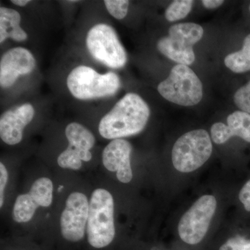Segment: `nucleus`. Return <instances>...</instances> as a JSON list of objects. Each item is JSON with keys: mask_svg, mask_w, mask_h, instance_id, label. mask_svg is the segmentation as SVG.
Returning <instances> with one entry per match:
<instances>
[{"mask_svg": "<svg viewBox=\"0 0 250 250\" xmlns=\"http://www.w3.org/2000/svg\"><path fill=\"white\" fill-rule=\"evenodd\" d=\"M213 195L200 197L181 218L178 233L181 239L188 245H197L204 239L216 210Z\"/></svg>", "mask_w": 250, "mask_h": 250, "instance_id": "nucleus-7", "label": "nucleus"}, {"mask_svg": "<svg viewBox=\"0 0 250 250\" xmlns=\"http://www.w3.org/2000/svg\"><path fill=\"white\" fill-rule=\"evenodd\" d=\"M238 198L243 204L245 209L250 212V180L247 182L240 190Z\"/></svg>", "mask_w": 250, "mask_h": 250, "instance_id": "nucleus-24", "label": "nucleus"}, {"mask_svg": "<svg viewBox=\"0 0 250 250\" xmlns=\"http://www.w3.org/2000/svg\"><path fill=\"white\" fill-rule=\"evenodd\" d=\"M21 16L16 10L1 6L0 8V43L7 39L17 42L27 40L28 35L21 27Z\"/></svg>", "mask_w": 250, "mask_h": 250, "instance_id": "nucleus-16", "label": "nucleus"}, {"mask_svg": "<svg viewBox=\"0 0 250 250\" xmlns=\"http://www.w3.org/2000/svg\"><path fill=\"white\" fill-rule=\"evenodd\" d=\"M131 151L130 143L122 139L113 140L103 152L104 166L110 172H116L117 179L121 183H129L133 179L130 159Z\"/></svg>", "mask_w": 250, "mask_h": 250, "instance_id": "nucleus-12", "label": "nucleus"}, {"mask_svg": "<svg viewBox=\"0 0 250 250\" xmlns=\"http://www.w3.org/2000/svg\"><path fill=\"white\" fill-rule=\"evenodd\" d=\"M9 174L2 163L0 164V207H2L4 201V189L8 182Z\"/></svg>", "mask_w": 250, "mask_h": 250, "instance_id": "nucleus-23", "label": "nucleus"}, {"mask_svg": "<svg viewBox=\"0 0 250 250\" xmlns=\"http://www.w3.org/2000/svg\"><path fill=\"white\" fill-rule=\"evenodd\" d=\"M34 115L35 109L29 103L5 111L0 118L1 141L9 146L21 143L24 128L32 121Z\"/></svg>", "mask_w": 250, "mask_h": 250, "instance_id": "nucleus-13", "label": "nucleus"}, {"mask_svg": "<svg viewBox=\"0 0 250 250\" xmlns=\"http://www.w3.org/2000/svg\"><path fill=\"white\" fill-rule=\"evenodd\" d=\"M228 125L217 123L210 128V137L215 144H224L233 136H238L250 143V114L237 111L227 119Z\"/></svg>", "mask_w": 250, "mask_h": 250, "instance_id": "nucleus-14", "label": "nucleus"}, {"mask_svg": "<svg viewBox=\"0 0 250 250\" xmlns=\"http://www.w3.org/2000/svg\"><path fill=\"white\" fill-rule=\"evenodd\" d=\"M212 152L213 145L206 130L188 131L174 143L172 150V164L179 172H193L209 159Z\"/></svg>", "mask_w": 250, "mask_h": 250, "instance_id": "nucleus-4", "label": "nucleus"}, {"mask_svg": "<svg viewBox=\"0 0 250 250\" xmlns=\"http://www.w3.org/2000/svg\"><path fill=\"white\" fill-rule=\"evenodd\" d=\"M11 2L13 4L16 5V6H27L28 4L31 2L30 0H12Z\"/></svg>", "mask_w": 250, "mask_h": 250, "instance_id": "nucleus-26", "label": "nucleus"}, {"mask_svg": "<svg viewBox=\"0 0 250 250\" xmlns=\"http://www.w3.org/2000/svg\"><path fill=\"white\" fill-rule=\"evenodd\" d=\"M104 3L108 12L116 19H123L127 14L129 6L127 0H105Z\"/></svg>", "mask_w": 250, "mask_h": 250, "instance_id": "nucleus-20", "label": "nucleus"}, {"mask_svg": "<svg viewBox=\"0 0 250 250\" xmlns=\"http://www.w3.org/2000/svg\"><path fill=\"white\" fill-rule=\"evenodd\" d=\"M158 91L167 101L184 106L196 105L203 97L201 81L191 68L182 64L173 67L158 85Z\"/></svg>", "mask_w": 250, "mask_h": 250, "instance_id": "nucleus-5", "label": "nucleus"}, {"mask_svg": "<svg viewBox=\"0 0 250 250\" xmlns=\"http://www.w3.org/2000/svg\"><path fill=\"white\" fill-rule=\"evenodd\" d=\"M150 116V109L137 94H126L102 118L99 132L104 139H122L139 134L146 127Z\"/></svg>", "mask_w": 250, "mask_h": 250, "instance_id": "nucleus-1", "label": "nucleus"}, {"mask_svg": "<svg viewBox=\"0 0 250 250\" xmlns=\"http://www.w3.org/2000/svg\"><path fill=\"white\" fill-rule=\"evenodd\" d=\"M53 184L47 177L34 182L28 193L20 195L13 208V219L18 223L30 221L39 207H49L53 200Z\"/></svg>", "mask_w": 250, "mask_h": 250, "instance_id": "nucleus-10", "label": "nucleus"}, {"mask_svg": "<svg viewBox=\"0 0 250 250\" xmlns=\"http://www.w3.org/2000/svg\"><path fill=\"white\" fill-rule=\"evenodd\" d=\"M121 79L113 72L100 74L86 65L74 68L67 78V86L74 98L80 100L115 95L121 88Z\"/></svg>", "mask_w": 250, "mask_h": 250, "instance_id": "nucleus-3", "label": "nucleus"}, {"mask_svg": "<svg viewBox=\"0 0 250 250\" xmlns=\"http://www.w3.org/2000/svg\"><path fill=\"white\" fill-rule=\"evenodd\" d=\"M219 250H250V240L242 236L230 238Z\"/></svg>", "mask_w": 250, "mask_h": 250, "instance_id": "nucleus-22", "label": "nucleus"}, {"mask_svg": "<svg viewBox=\"0 0 250 250\" xmlns=\"http://www.w3.org/2000/svg\"><path fill=\"white\" fill-rule=\"evenodd\" d=\"M249 9H250V8H249Z\"/></svg>", "mask_w": 250, "mask_h": 250, "instance_id": "nucleus-27", "label": "nucleus"}, {"mask_svg": "<svg viewBox=\"0 0 250 250\" xmlns=\"http://www.w3.org/2000/svg\"><path fill=\"white\" fill-rule=\"evenodd\" d=\"M225 64L231 71L236 73L250 71V34L245 39L241 50L229 54L225 57Z\"/></svg>", "mask_w": 250, "mask_h": 250, "instance_id": "nucleus-18", "label": "nucleus"}, {"mask_svg": "<svg viewBox=\"0 0 250 250\" xmlns=\"http://www.w3.org/2000/svg\"><path fill=\"white\" fill-rule=\"evenodd\" d=\"M85 44L90 55L106 66L119 69L126 65V51L111 26L104 23L94 25L87 34Z\"/></svg>", "mask_w": 250, "mask_h": 250, "instance_id": "nucleus-6", "label": "nucleus"}, {"mask_svg": "<svg viewBox=\"0 0 250 250\" xmlns=\"http://www.w3.org/2000/svg\"><path fill=\"white\" fill-rule=\"evenodd\" d=\"M86 233L88 243L95 248H105L114 239V201L105 189L98 188L92 193Z\"/></svg>", "mask_w": 250, "mask_h": 250, "instance_id": "nucleus-2", "label": "nucleus"}, {"mask_svg": "<svg viewBox=\"0 0 250 250\" xmlns=\"http://www.w3.org/2000/svg\"><path fill=\"white\" fill-rule=\"evenodd\" d=\"M233 100L242 111L250 114V81L237 90Z\"/></svg>", "mask_w": 250, "mask_h": 250, "instance_id": "nucleus-21", "label": "nucleus"}, {"mask_svg": "<svg viewBox=\"0 0 250 250\" xmlns=\"http://www.w3.org/2000/svg\"><path fill=\"white\" fill-rule=\"evenodd\" d=\"M157 48L161 54L177 63L188 65L195 62L192 46L170 36L158 41Z\"/></svg>", "mask_w": 250, "mask_h": 250, "instance_id": "nucleus-15", "label": "nucleus"}, {"mask_svg": "<svg viewBox=\"0 0 250 250\" xmlns=\"http://www.w3.org/2000/svg\"><path fill=\"white\" fill-rule=\"evenodd\" d=\"M192 0H176L166 10L165 16L169 22H174L187 17L192 9Z\"/></svg>", "mask_w": 250, "mask_h": 250, "instance_id": "nucleus-19", "label": "nucleus"}, {"mask_svg": "<svg viewBox=\"0 0 250 250\" xmlns=\"http://www.w3.org/2000/svg\"><path fill=\"white\" fill-rule=\"evenodd\" d=\"M36 65V59L28 49L21 47L9 49L0 60L1 88L12 86L20 77L31 73Z\"/></svg>", "mask_w": 250, "mask_h": 250, "instance_id": "nucleus-11", "label": "nucleus"}, {"mask_svg": "<svg viewBox=\"0 0 250 250\" xmlns=\"http://www.w3.org/2000/svg\"><path fill=\"white\" fill-rule=\"evenodd\" d=\"M89 202L84 194L73 192L67 197L60 219L61 231L65 240L83 239L88 222Z\"/></svg>", "mask_w": 250, "mask_h": 250, "instance_id": "nucleus-9", "label": "nucleus"}, {"mask_svg": "<svg viewBox=\"0 0 250 250\" xmlns=\"http://www.w3.org/2000/svg\"><path fill=\"white\" fill-rule=\"evenodd\" d=\"M203 34V28L195 23L174 24L169 29V36L191 46L201 40Z\"/></svg>", "mask_w": 250, "mask_h": 250, "instance_id": "nucleus-17", "label": "nucleus"}, {"mask_svg": "<svg viewBox=\"0 0 250 250\" xmlns=\"http://www.w3.org/2000/svg\"><path fill=\"white\" fill-rule=\"evenodd\" d=\"M202 3L207 9H213L221 6L224 3V1H222V0H204Z\"/></svg>", "mask_w": 250, "mask_h": 250, "instance_id": "nucleus-25", "label": "nucleus"}, {"mask_svg": "<svg viewBox=\"0 0 250 250\" xmlns=\"http://www.w3.org/2000/svg\"><path fill=\"white\" fill-rule=\"evenodd\" d=\"M65 134L69 146L59 156L58 165L62 168L80 170L82 161L88 162L92 159L90 150L95 146V136L90 130L77 123L67 125Z\"/></svg>", "mask_w": 250, "mask_h": 250, "instance_id": "nucleus-8", "label": "nucleus"}]
</instances>
